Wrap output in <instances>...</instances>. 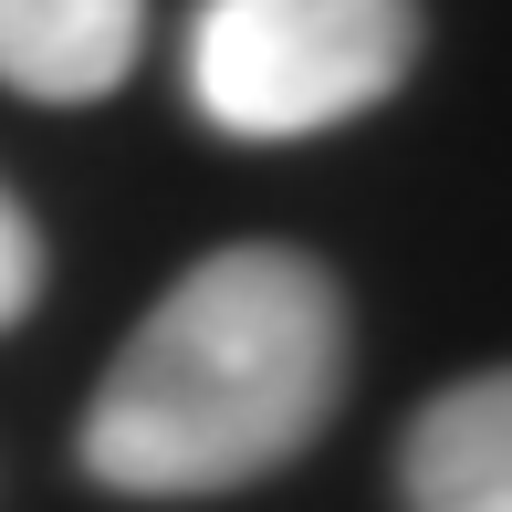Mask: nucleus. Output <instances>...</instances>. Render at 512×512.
Instances as JSON below:
<instances>
[{"mask_svg": "<svg viewBox=\"0 0 512 512\" xmlns=\"http://www.w3.org/2000/svg\"><path fill=\"white\" fill-rule=\"evenodd\" d=\"M345 398V293L304 251H209L115 345L84 408V471L136 502L272 481Z\"/></svg>", "mask_w": 512, "mask_h": 512, "instance_id": "obj_1", "label": "nucleus"}, {"mask_svg": "<svg viewBox=\"0 0 512 512\" xmlns=\"http://www.w3.org/2000/svg\"><path fill=\"white\" fill-rule=\"evenodd\" d=\"M418 63V0H199L189 95L220 136H324Z\"/></svg>", "mask_w": 512, "mask_h": 512, "instance_id": "obj_2", "label": "nucleus"}, {"mask_svg": "<svg viewBox=\"0 0 512 512\" xmlns=\"http://www.w3.org/2000/svg\"><path fill=\"white\" fill-rule=\"evenodd\" d=\"M147 0H0V84L42 105H95L136 74Z\"/></svg>", "mask_w": 512, "mask_h": 512, "instance_id": "obj_3", "label": "nucleus"}, {"mask_svg": "<svg viewBox=\"0 0 512 512\" xmlns=\"http://www.w3.org/2000/svg\"><path fill=\"white\" fill-rule=\"evenodd\" d=\"M408 512H512V366L460 377L418 408L398 450Z\"/></svg>", "mask_w": 512, "mask_h": 512, "instance_id": "obj_4", "label": "nucleus"}, {"mask_svg": "<svg viewBox=\"0 0 512 512\" xmlns=\"http://www.w3.org/2000/svg\"><path fill=\"white\" fill-rule=\"evenodd\" d=\"M32 293H42V230H32V209L0 189V324L32 314Z\"/></svg>", "mask_w": 512, "mask_h": 512, "instance_id": "obj_5", "label": "nucleus"}]
</instances>
